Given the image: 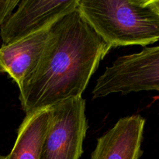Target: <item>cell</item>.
I'll return each instance as SVG.
<instances>
[{
	"label": "cell",
	"instance_id": "cell-1",
	"mask_svg": "<svg viewBox=\"0 0 159 159\" xmlns=\"http://www.w3.org/2000/svg\"><path fill=\"white\" fill-rule=\"evenodd\" d=\"M110 49L78 9L59 19L34 74L20 88L26 115L81 97Z\"/></svg>",
	"mask_w": 159,
	"mask_h": 159
},
{
	"label": "cell",
	"instance_id": "cell-6",
	"mask_svg": "<svg viewBox=\"0 0 159 159\" xmlns=\"http://www.w3.org/2000/svg\"><path fill=\"white\" fill-rule=\"evenodd\" d=\"M144 124L145 119L140 115L120 119L97 140L91 159H139Z\"/></svg>",
	"mask_w": 159,
	"mask_h": 159
},
{
	"label": "cell",
	"instance_id": "cell-2",
	"mask_svg": "<svg viewBox=\"0 0 159 159\" xmlns=\"http://www.w3.org/2000/svg\"><path fill=\"white\" fill-rule=\"evenodd\" d=\"M77 9L111 48L159 40V17L148 0H78Z\"/></svg>",
	"mask_w": 159,
	"mask_h": 159
},
{
	"label": "cell",
	"instance_id": "cell-10",
	"mask_svg": "<svg viewBox=\"0 0 159 159\" xmlns=\"http://www.w3.org/2000/svg\"><path fill=\"white\" fill-rule=\"evenodd\" d=\"M148 3L151 9L159 17V0H148Z\"/></svg>",
	"mask_w": 159,
	"mask_h": 159
},
{
	"label": "cell",
	"instance_id": "cell-5",
	"mask_svg": "<svg viewBox=\"0 0 159 159\" xmlns=\"http://www.w3.org/2000/svg\"><path fill=\"white\" fill-rule=\"evenodd\" d=\"M78 0H22L17 9L0 27L2 44H9L51 27L77 9Z\"/></svg>",
	"mask_w": 159,
	"mask_h": 159
},
{
	"label": "cell",
	"instance_id": "cell-7",
	"mask_svg": "<svg viewBox=\"0 0 159 159\" xmlns=\"http://www.w3.org/2000/svg\"><path fill=\"white\" fill-rule=\"evenodd\" d=\"M50 28L0 47V72L6 73L19 89L37 68L49 37Z\"/></svg>",
	"mask_w": 159,
	"mask_h": 159
},
{
	"label": "cell",
	"instance_id": "cell-11",
	"mask_svg": "<svg viewBox=\"0 0 159 159\" xmlns=\"http://www.w3.org/2000/svg\"><path fill=\"white\" fill-rule=\"evenodd\" d=\"M0 159H7V155L5 156V155H0Z\"/></svg>",
	"mask_w": 159,
	"mask_h": 159
},
{
	"label": "cell",
	"instance_id": "cell-3",
	"mask_svg": "<svg viewBox=\"0 0 159 159\" xmlns=\"http://www.w3.org/2000/svg\"><path fill=\"white\" fill-rule=\"evenodd\" d=\"M159 91V46L118 57L99 76L93 99L113 93Z\"/></svg>",
	"mask_w": 159,
	"mask_h": 159
},
{
	"label": "cell",
	"instance_id": "cell-8",
	"mask_svg": "<svg viewBox=\"0 0 159 159\" xmlns=\"http://www.w3.org/2000/svg\"><path fill=\"white\" fill-rule=\"evenodd\" d=\"M51 120L50 108L26 115L7 159H40L42 145Z\"/></svg>",
	"mask_w": 159,
	"mask_h": 159
},
{
	"label": "cell",
	"instance_id": "cell-9",
	"mask_svg": "<svg viewBox=\"0 0 159 159\" xmlns=\"http://www.w3.org/2000/svg\"><path fill=\"white\" fill-rule=\"evenodd\" d=\"M20 0H0V27L7 21Z\"/></svg>",
	"mask_w": 159,
	"mask_h": 159
},
{
	"label": "cell",
	"instance_id": "cell-4",
	"mask_svg": "<svg viewBox=\"0 0 159 159\" xmlns=\"http://www.w3.org/2000/svg\"><path fill=\"white\" fill-rule=\"evenodd\" d=\"M51 120L40 159H79L88 124L83 98L67 99L50 107Z\"/></svg>",
	"mask_w": 159,
	"mask_h": 159
}]
</instances>
